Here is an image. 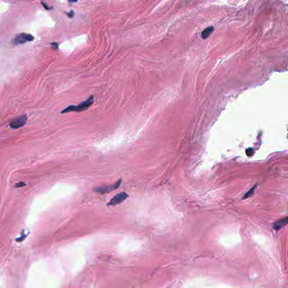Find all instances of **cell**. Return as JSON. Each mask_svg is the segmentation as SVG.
I'll use <instances>...</instances> for the list:
<instances>
[{
    "label": "cell",
    "mask_w": 288,
    "mask_h": 288,
    "mask_svg": "<svg viewBox=\"0 0 288 288\" xmlns=\"http://www.w3.org/2000/svg\"><path fill=\"white\" fill-rule=\"evenodd\" d=\"M67 15L68 16L69 18H73V16L74 15V11L73 10H71L69 13H67Z\"/></svg>",
    "instance_id": "12"
},
{
    "label": "cell",
    "mask_w": 288,
    "mask_h": 288,
    "mask_svg": "<svg viewBox=\"0 0 288 288\" xmlns=\"http://www.w3.org/2000/svg\"><path fill=\"white\" fill-rule=\"evenodd\" d=\"M254 150L252 148H248L246 150V154L247 156L250 157L254 154Z\"/></svg>",
    "instance_id": "9"
},
{
    "label": "cell",
    "mask_w": 288,
    "mask_h": 288,
    "mask_svg": "<svg viewBox=\"0 0 288 288\" xmlns=\"http://www.w3.org/2000/svg\"><path fill=\"white\" fill-rule=\"evenodd\" d=\"M77 1H68L69 3H74V2H77Z\"/></svg>",
    "instance_id": "14"
},
{
    "label": "cell",
    "mask_w": 288,
    "mask_h": 288,
    "mask_svg": "<svg viewBox=\"0 0 288 288\" xmlns=\"http://www.w3.org/2000/svg\"><path fill=\"white\" fill-rule=\"evenodd\" d=\"M27 121V117L25 114L12 120L10 122L9 125L10 127L13 129H18L24 126L25 124Z\"/></svg>",
    "instance_id": "4"
},
{
    "label": "cell",
    "mask_w": 288,
    "mask_h": 288,
    "mask_svg": "<svg viewBox=\"0 0 288 288\" xmlns=\"http://www.w3.org/2000/svg\"><path fill=\"white\" fill-rule=\"evenodd\" d=\"M34 37L30 34L21 33L15 36L13 39V44L14 45H21L27 42L33 41Z\"/></svg>",
    "instance_id": "2"
},
{
    "label": "cell",
    "mask_w": 288,
    "mask_h": 288,
    "mask_svg": "<svg viewBox=\"0 0 288 288\" xmlns=\"http://www.w3.org/2000/svg\"><path fill=\"white\" fill-rule=\"evenodd\" d=\"M121 183V180H119L118 181L115 183L114 185H109V186H100L97 187L94 189V191L95 192H99L101 194H106L107 192H110L114 190L117 189L119 188Z\"/></svg>",
    "instance_id": "3"
},
{
    "label": "cell",
    "mask_w": 288,
    "mask_h": 288,
    "mask_svg": "<svg viewBox=\"0 0 288 288\" xmlns=\"http://www.w3.org/2000/svg\"><path fill=\"white\" fill-rule=\"evenodd\" d=\"M26 183H25L24 182H20L17 183L15 185V188H22L23 186H25Z\"/></svg>",
    "instance_id": "10"
},
{
    "label": "cell",
    "mask_w": 288,
    "mask_h": 288,
    "mask_svg": "<svg viewBox=\"0 0 288 288\" xmlns=\"http://www.w3.org/2000/svg\"><path fill=\"white\" fill-rule=\"evenodd\" d=\"M213 30H214V27L213 26L208 27L207 28H205L202 33V38L203 39H206V38H208L212 34Z\"/></svg>",
    "instance_id": "7"
},
{
    "label": "cell",
    "mask_w": 288,
    "mask_h": 288,
    "mask_svg": "<svg viewBox=\"0 0 288 288\" xmlns=\"http://www.w3.org/2000/svg\"><path fill=\"white\" fill-rule=\"evenodd\" d=\"M94 103V98L91 95L86 101L82 102L78 105H70L61 111V113H67L70 112H82L88 109Z\"/></svg>",
    "instance_id": "1"
},
{
    "label": "cell",
    "mask_w": 288,
    "mask_h": 288,
    "mask_svg": "<svg viewBox=\"0 0 288 288\" xmlns=\"http://www.w3.org/2000/svg\"><path fill=\"white\" fill-rule=\"evenodd\" d=\"M256 186H257V185H255L253 187H252V188H251L244 195L243 197V199H246L247 198H249V197H250L251 196H252V195L254 194V192L255 191V189H256Z\"/></svg>",
    "instance_id": "8"
},
{
    "label": "cell",
    "mask_w": 288,
    "mask_h": 288,
    "mask_svg": "<svg viewBox=\"0 0 288 288\" xmlns=\"http://www.w3.org/2000/svg\"><path fill=\"white\" fill-rule=\"evenodd\" d=\"M41 4H42V6H43L44 8H45L46 10H51V8H50V7H49V6H48L46 4H45V3H44V2H41Z\"/></svg>",
    "instance_id": "13"
},
{
    "label": "cell",
    "mask_w": 288,
    "mask_h": 288,
    "mask_svg": "<svg viewBox=\"0 0 288 288\" xmlns=\"http://www.w3.org/2000/svg\"><path fill=\"white\" fill-rule=\"evenodd\" d=\"M129 197V195L126 192H122L117 195H115L113 197L110 201L107 204V206H115L119 204L123 203L127 197Z\"/></svg>",
    "instance_id": "5"
},
{
    "label": "cell",
    "mask_w": 288,
    "mask_h": 288,
    "mask_svg": "<svg viewBox=\"0 0 288 288\" xmlns=\"http://www.w3.org/2000/svg\"><path fill=\"white\" fill-rule=\"evenodd\" d=\"M51 47H52V48L53 49V50H58V47H59V44H57L56 42H53V43H51Z\"/></svg>",
    "instance_id": "11"
},
{
    "label": "cell",
    "mask_w": 288,
    "mask_h": 288,
    "mask_svg": "<svg viewBox=\"0 0 288 288\" xmlns=\"http://www.w3.org/2000/svg\"><path fill=\"white\" fill-rule=\"evenodd\" d=\"M287 224H288V217H286L275 222L273 224V228L275 230H278L285 226Z\"/></svg>",
    "instance_id": "6"
}]
</instances>
